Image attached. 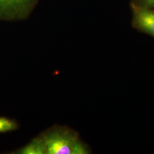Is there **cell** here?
<instances>
[{
	"label": "cell",
	"instance_id": "1",
	"mask_svg": "<svg viewBox=\"0 0 154 154\" xmlns=\"http://www.w3.org/2000/svg\"><path fill=\"white\" fill-rule=\"evenodd\" d=\"M44 142L45 154H88V147L71 128L55 125L39 134Z\"/></svg>",
	"mask_w": 154,
	"mask_h": 154
},
{
	"label": "cell",
	"instance_id": "2",
	"mask_svg": "<svg viewBox=\"0 0 154 154\" xmlns=\"http://www.w3.org/2000/svg\"><path fill=\"white\" fill-rule=\"evenodd\" d=\"M38 0H0V20L17 21L26 18Z\"/></svg>",
	"mask_w": 154,
	"mask_h": 154
},
{
	"label": "cell",
	"instance_id": "3",
	"mask_svg": "<svg viewBox=\"0 0 154 154\" xmlns=\"http://www.w3.org/2000/svg\"><path fill=\"white\" fill-rule=\"evenodd\" d=\"M131 7L133 26L154 37V8H145L134 3H132Z\"/></svg>",
	"mask_w": 154,
	"mask_h": 154
},
{
	"label": "cell",
	"instance_id": "4",
	"mask_svg": "<svg viewBox=\"0 0 154 154\" xmlns=\"http://www.w3.org/2000/svg\"><path fill=\"white\" fill-rule=\"evenodd\" d=\"M13 154H45L44 144L42 138L39 135L25 146L18 149Z\"/></svg>",
	"mask_w": 154,
	"mask_h": 154
},
{
	"label": "cell",
	"instance_id": "5",
	"mask_svg": "<svg viewBox=\"0 0 154 154\" xmlns=\"http://www.w3.org/2000/svg\"><path fill=\"white\" fill-rule=\"evenodd\" d=\"M18 127V123L16 120L0 116V134L16 130Z\"/></svg>",
	"mask_w": 154,
	"mask_h": 154
},
{
	"label": "cell",
	"instance_id": "6",
	"mask_svg": "<svg viewBox=\"0 0 154 154\" xmlns=\"http://www.w3.org/2000/svg\"><path fill=\"white\" fill-rule=\"evenodd\" d=\"M138 5L145 8H154V0H138V3H135Z\"/></svg>",
	"mask_w": 154,
	"mask_h": 154
}]
</instances>
